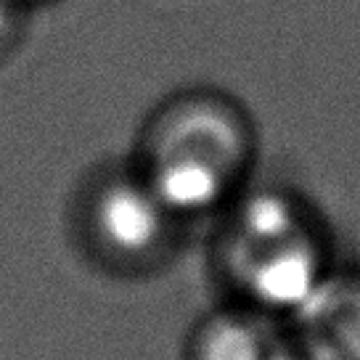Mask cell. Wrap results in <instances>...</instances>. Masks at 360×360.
Masks as SVG:
<instances>
[{
	"instance_id": "5",
	"label": "cell",
	"mask_w": 360,
	"mask_h": 360,
	"mask_svg": "<svg viewBox=\"0 0 360 360\" xmlns=\"http://www.w3.org/2000/svg\"><path fill=\"white\" fill-rule=\"evenodd\" d=\"M270 321L255 307L207 315L188 342V360H278L286 342L276 337Z\"/></svg>"
},
{
	"instance_id": "1",
	"label": "cell",
	"mask_w": 360,
	"mask_h": 360,
	"mask_svg": "<svg viewBox=\"0 0 360 360\" xmlns=\"http://www.w3.org/2000/svg\"><path fill=\"white\" fill-rule=\"evenodd\" d=\"M233 276L249 307L294 323L323 292L334 268L310 228L283 241L233 252Z\"/></svg>"
},
{
	"instance_id": "3",
	"label": "cell",
	"mask_w": 360,
	"mask_h": 360,
	"mask_svg": "<svg viewBox=\"0 0 360 360\" xmlns=\"http://www.w3.org/2000/svg\"><path fill=\"white\" fill-rule=\"evenodd\" d=\"M146 157H186L241 180L252 159V138L231 106L217 98H183L157 117Z\"/></svg>"
},
{
	"instance_id": "7",
	"label": "cell",
	"mask_w": 360,
	"mask_h": 360,
	"mask_svg": "<svg viewBox=\"0 0 360 360\" xmlns=\"http://www.w3.org/2000/svg\"><path fill=\"white\" fill-rule=\"evenodd\" d=\"M278 360H318V358H315L313 352H307L300 342H294V345L286 342L281 349V355H278Z\"/></svg>"
},
{
	"instance_id": "6",
	"label": "cell",
	"mask_w": 360,
	"mask_h": 360,
	"mask_svg": "<svg viewBox=\"0 0 360 360\" xmlns=\"http://www.w3.org/2000/svg\"><path fill=\"white\" fill-rule=\"evenodd\" d=\"M231 214H233L231 217L233 252L265 247L310 231L300 199L278 188H257L238 199L233 196Z\"/></svg>"
},
{
	"instance_id": "2",
	"label": "cell",
	"mask_w": 360,
	"mask_h": 360,
	"mask_svg": "<svg viewBox=\"0 0 360 360\" xmlns=\"http://www.w3.org/2000/svg\"><path fill=\"white\" fill-rule=\"evenodd\" d=\"M175 223L141 169L106 178L88 202L90 236L117 262H146L162 255Z\"/></svg>"
},
{
	"instance_id": "4",
	"label": "cell",
	"mask_w": 360,
	"mask_h": 360,
	"mask_svg": "<svg viewBox=\"0 0 360 360\" xmlns=\"http://www.w3.org/2000/svg\"><path fill=\"white\" fill-rule=\"evenodd\" d=\"M294 326L297 342L318 360H360V273L334 270Z\"/></svg>"
}]
</instances>
